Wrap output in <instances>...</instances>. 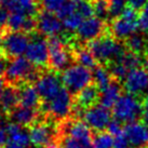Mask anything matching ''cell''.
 Wrapping results in <instances>:
<instances>
[{"label":"cell","mask_w":148,"mask_h":148,"mask_svg":"<svg viewBox=\"0 0 148 148\" xmlns=\"http://www.w3.org/2000/svg\"><path fill=\"white\" fill-rule=\"evenodd\" d=\"M88 48L99 64H110L120 58L127 51L124 42H120L111 35H103L88 43Z\"/></svg>","instance_id":"obj_1"},{"label":"cell","mask_w":148,"mask_h":148,"mask_svg":"<svg viewBox=\"0 0 148 148\" xmlns=\"http://www.w3.org/2000/svg\"><path fill=\"white\" fill-rule=\"evenodd\" d=\"M39 74L40 73L39 70H37V67L34 66L27 58L18 56L11 58V61L8 62L4 79L8 83L14 86L25 82L34 83L38 78Z\"/></svg>","instance_id":"obj_2"},{"label":"cell","mask_w":148,"mask_h":148,"mask_svg":"<svg viewBox=\"0 0 148 148\" xmlns=\"http://www.w3.org/2000/svg\"><path fill=\"white\" fill-rule=\"evenodd\" d=\"M143 102H140L136 95L124 93L120 96L118 102L112 107V115L115 119L122 123H130L138 121L142 117Z\"/></svg>","instance_id":"obj_3"},{"label":"cell","mask_w":148,"mask_h":148,"mask_svg":"<svg viewBox=\"0 0 148 148\" xmlns=\"http://www.w3.org/2000/svg\"><path fill=\"white\" fill-rule=\"evenodd\" d=\"M62 82L66 90L76 95L86 86L93 83V73L90 68L80 64H73L63 71Z\"/></svg>","instance_id":"obj_4"},{"label":"cell","mask_w":148,"mask_h":148,"mask_svg":"<svg viewBox=\"0 0 148 148\" xmlns=\"http://www.w3.org/2000/svg\"><path fill=\"white\" fill-rule=\"evenodd\" d=\"M48 47H49V67L51 70L60 73L65 70L71 61L74 60L73 52H70L66 47L64 38L61 35L52 36L47 39Z\"/></svg>","instance_id":"obj_5"},{"label":"cell","mask_w":148,"mask_h":148,"mask_svg":"<svg viewBox=\"0 0 148 148\" xmlns=\"http://www.w3.org/2000/svg\"><path fill=\"white\" fill-rule=\"evenodd\" d=\"M138 29V12L129 5L121 14V16L109 23L110 35L117 40H127L133 34L137 33Z\"/></svg>","instance_id":"obj_6"},{"label":"cell","mask_w":148,"mask_h":148,"mask_svg":"<svg viewBox=\"0 0 148 148\" xmlns=\"http://www.w3.org/2000/svg\"><path fill=\"white\" fill-rule=\"evenodd\" d=\"M74 103V95L65 88H63L60 93L52 99L43 102V110L45 114L50 116V118L63 121L71 114Z\"/></svg>","instance_id":"obj_7"},{"label":"cell","mask_w":148,"mask_h":148,"mask_svg":"<svg viewBox=\"0 0 148 148\" xmlns=\"http://www.w3.org/2000/svg\"><path fill=\"white\" fill-rule=\"evenodd\" d=\"M61 133L63 136H68L77 140L84 148L93 147V134L91 127L83 121L78 119L63 120L61 125Z\"/></svg>","instance_id":"obj_8"},{"label":"cell","mask_w":148,"mask_h":148,"mask_svg":"<svg viewBox=\"0 0 148 148\" xmlns=\"http://www.w3.org/2000/svg\"><path fill=\"white\" fill-rule=\"evenodd\" d=\"M30 143L36 148H60L56 134L48 121H37L29 127Z\"/></svg>","instance_id":"obj_9"},{"label":"cell","mask_w":148,"mask_h":148,"mask_svg":"<svg viewBox=\"0 0 148 148\" xmlns=\"http://www.w3.org/2000/svg\"><path fill=\"white\" fill-rule=\"evenodd\" d=\"M29 43H30L29 34L23 32H10V30L3 32L1 47L3 50L4 56H8L10 58L22 56L24 53H26Z\"/></svg>","instance_id":"obj_10"},{"label":"cell","mask_w":148,"mask_h":148,"mask_svg":"<svg viewBox=\"0 0 148 148\" xmlns=\"http://www.w3.org/2000/svg\"><path fill=\"white\" fill-rule=\"evenodd\" d=\"M62 79L58 77V73L54 70H49L40 73L35 81V86L43 102L52 99L62 90Z\"/></svg>","instance_id":"obj_11"},{"label":"cell","mask_w":148,"mask_h":148,"mask_svg":"<svg viewBox=\"0 0 148 148\" xmlns=\"http://www.w3.org/2000/svg\"><path fill=\"white\" fill-rule=\"evenodd\" d=\"M82 119L91 127V130L102 132L106 130L111 121V114L106 107L102 105H95L83 110Z\"/></svg>","instance_id":"obj_12"},{"label":"cell","mask_w":148,"mask_h":148,"mask_svg":"<svg viewBox=\"0 0 148 148\" xmlns=\"http://www.w3.org/2000/svg\"><path fill=\"white\" fill-rule=\"evenodd\" d=\"M64 32L63 21L53 12L42 10L37 15V33L45 36L52 37L58 36Z\"/></svg>","instance_id":"obj_13"},{"label":"cell","mask_w":148,"mask_h":148,"mask_svg":"<svg viewBox=\"0 0 148 148\" xmlns=\"http://www.w3.org/2000/svg\"><path fill=\"white\" fill-rule=\"evenodd\" d=\"M106 29V22L99 20L96 16H92L86 18L82 22V24L76 32V36L80 41L89 43L105 35Z\"/></svg>","instance_id":"obj_14"},{"label":"cell","mask_w":148,"mask_h":148,"mask_svg":"<svg viewBox=\"0 0 148 148\" xmlns=\"http://www.w3.org/2000/svg\"><path fill=\"white\" fill-rule=\"evenodd\" d=\"M25 55L29 62L38 68L48 66L49 65V47H48L47 40L42 39L40 36H36L34 39H30V43Z\"/></svg>","instance_id":"obj_15"},{"label":"cell","mask_w":148,"mask_h":148,"mask_svg":"<svg viewBox=\"0 0 148 148\" xmlns=\"http://www.w3.org/2000/svg\"><path fill=\"white\" fill-rule=\"evenodd\" d=\"M148 88V70L144 67H137L130 70L123 80V89L133 95L143 94Z\"/></svg>","instance_id":"obj_16"},{"label":"cell","mask_w":148,"mask_h":148,"mask_svg":"<svg viewBox=\"0 0 148 148\" xmlns=\"http://www.w3.org/2000/svg\"><path fill=\"white\" fill-rule=\"evenodd\" d=\"M123 132L132 148H148V127L140 121L124 125Z\"/></svg>","instance_id":"obj_17"},{"label":"cell","mask_w":148,"mask_h":148,"mask_svg":"<svg viewBox=\"0 0 148 148\" xmlns=\"http://www.w3.org/2000/svg\"><path fill=\"white\" fill-rule=\"evenodd\" d=\"M2 5L10 13H20L29 16H37L41 8L39 0H3Z\"/></svg>","instance_id":"obj_18"},{"label":"cell","mask_w":148,"mask_h":148,"mask_svg":"<svg viewBox=\"0 0 148 148\" xmlns=\"http://www.w3.org/2000/svg\"><path fill=\"white\" fill-rule=\"evenodd\" d=\"M99 95H101V91L94 83H91L84 89L80 91L79 93L74 95L75 104L81 108L83 110H86L88 108L92 106H95L99 103Z\"/></svg>","instance_id":"obj_19"},{"label":"cell","mask_w":148,"mask_h":148,"mask_svg":"<svg viewBox=\"0 0 148 148\" xmlns=\"http://www.w3.org/2000/svg\"><path fill=\"white\" fill-rule=\"evenodd\" d=\"M40 99L41 97L34 83L25 82L22 83L21 86H18L20 106L37 109L40 107Z\"/></svg>","instance_id":"obj_20"},{"label":"cell","mask_w":148,"mask_h":148,"mask_svg":"<svg viewBox=\"0 0 148 148\" xmlns=\"http://www.w3.org/2000/svg\"><path fill=\"white\" fill-rule=\"evenodd\" d=\"M9 118L11 120V122L20 124L22 127H30L38 121L39 112L36 109L18 105L9 114Z\"/></svg>","instance_id":"obj_21"},{"label":"cell","mask_w":148,"mask_h":148,"mask_svg":"<svg viewBox=\"0 0 148 148\" xmlns=\"http://www.w3.org/2000/svg\"><path fill=\"white\" fill-rule=\"evenodd\" d=\"M123 86L121 84V81H118L116 79H112V81L109 83V86L103 91H101L99 95V105L106 107V108H112L115 104L118 102L120 96L122 95Z\"/></svg>","instance_id":"obj_22"},{"label":"cell","mask_w":148,"mask_h":148,"mask_svg":"<svg viewBox=\"0 0 148 148\" xmlns=\"http://www.w3.org/2000/svg\"><path fill=\"white\" fill-rule=\"evenodd\" d=\"M20 105L18 101V88L17 86L10 84L7 82V86L0 97V108L5 114H10L11 111Z\"/></svg>","instance_id":"obj_23"},{"label":"cell","mask_w":148,"mask_h":148,"mask_svg":"<svg viewBox=\"0 0 148 148\" xmlns=\"http://www.w3.org/2000/svg\"><path fill=\"white\" fill-rule=\"evenodd\" d=\"M5 131L8 134V142H12L24 148H27L30 144L29 133L23 130V127L14 122H10L5 127Z\"/></svg>","instance_id":"obj_24"},{"label":"cell","mask_w":148,"mask_h":148,"mask_svg":"<svg viewBox=\"0 0 148 148\" xmlns=\"http://www.w3.org/2000/svg\"><path fill=\"white\" fill-rule=\"evenodd\" d=\"M124 45L127 47V49L131 52H134L140 55L147 53L148 55V38L145 34H133L127 40H124Z\"/></svg>","instance_id":"obj_25"},{"label":"cell","mask_w":148,"mask_h":148,"mask_svg":"<svg viewBox=\"0 0 148 148\" xmlns=\"http://www.w3.org/2000/svg\"><path fill=\"white\" fill-rule=\"evenodd\" d=\"M73 55H74V60L77 62V64L84 66L86 68H90V69H94L97 64L96 58H94V55L92 54L89 48L86 47H81V48H77L73 51Z\"/></svg>","instance_id":"obj_26"},{"label":"cell","mask_w":148,"mask_h":148,"mask_svg":"<svg viewBox=\"0 0 148 148\" xmlns=\"http://www.w3.org/2000/svg\"><path fill=\"white\" fill-rule=\"evenodd\" d=\"M112 79L114 78L111 77L108 68L104 67L102 64H99L93 69V83L99 88V91L106 89L112 81Z\"/></svg>","instance_id":"obj_27"},{"label":"cell","mask_w":148,"mask_h":148,"mask_svg":"<svg viewBox=\"0 0 148 148\" xmlns=\"http://www.w3.org/2000/svg\"><path fill=\"white\" fill-rule=\"evenodd\" d=\"M115 62L122 63L127 69L132 70L134 68H137V67L142 66L143 58H142V55H140V54H136L134 52H131V51L127 50L123 53V55L120 58H118L117 61H115Z\"/></svg>","instance_id":"obj_28"},{"label":"cell","mask_w":148,"mask_h":148,"mask_svg":"<svg viewBox=\"0 0 148 148\" xmlns=\"http://www.w3.org/2000/svg\"><path fill=\"white\" fill-rule=\"evenodd\" d=\"M114 136L105 131L96 132L93 136V148H112Z\"/></svg>","instance_id":"obj_29"},{"label":"cell","mask_w":148,"mask_h":148,"mask_svg":"<svg viewBox=\"0 0 148 148\" xmlns=\"http://www.w3.org/2000/svg\"><path fill=\"white\" fill-rule=\"evenodd\" d=\"M94 10V16L106 22L109 20V3L108 0H91Z\"/></svg>","instance_id":"obj_30"},{"label":"cell","mask_w":148,"mask_h":148,"mask_svg":"<svg viewBox=\"0 0 148 148\" xmlns=\"http://www.w3.org/2000/svg\"><path fill=\"white\" fill-rule=\"evenodd\" d=\"M108 3H109V20L110 21L121 16V14L129 5L127 0H108Z\"/></svg>","instance_id":"obj_31"},{"label":"cell","mask_w":148,"mask_h":148,"mask_svg":"<svg viewBox=\"0 0 148 148\" xmlns=\"http://www.w3.org/2000/svg\"><path fill=\"white\" fill-rule=\"evenodd\" d=\"M107 66H108L107 68L109 70L111 77L116 80H118V81H123L127 77V73L130 71L122 63L120 62H112L110 64H108Z\"/></svg>","instance_id":"obj_32"},{"label":"cell","mask_w":148,"mask_h":148,"mask_svg":"<svg viewBox=\"0 0 148 148\" xmlns=\"http://www.w3.org/2000/svg\"><path fill=\"white\" fill-rule=\"evenodd\" d=\"M83 21H84V18L76 11L74 14H71L68 17H66L65 20H63L64 30H67L69 33L77 32V29L80 27V25L82 24Z\"/></svg>","instance_id":"obj_33"},{"label":"cell","mask_w":148,"mask_h":148,"mask_svg":"<svg viewBox=\"0 0 148 148\" xmlns=\"http://www.w3.org/2000/svg\"><path fill=\"white\" fill-rule=\"evenodd\" d=\"M77 12L86 20L94 15L93 4L91 0H80L77 2Z\"/></svg>","instance_id":"obj_34"},{"label":"cell","mask_w":148,"mask_h":148,"mask_svg":"<svg viewBox=\"0 0 148 148\" xmlns=\"http://www.w3.org/2000/svg\"><path fill=\"white\" fill-rule=\"evenodd\" d=\"M76 11H77V2H75L74 0H67L65 3L58 9V11L55 14L63 21L66 17L74 14Z\"/></svg>","instance_id":"obj_35"},{"label":"cell","mask_w":148,"mask_h":148,"mask_svg":"<svg viewBox=\"0 0 148 148\" xmlns=\"http://www.w3.org/2000/svg\"><path fill=\"white\" fill-rule=\"evenodd\" d=\"M67 0H39L42 10H47L50 12L56 13L58 9L65 3Z\"/></svg>","instance_id":"obj_36"},{"label":"cell","mask_w":148,"mask_h":148,"mask_svg":"<svg viewBox=\"0 0 148 148\" xmlns=\"http://www.w3.org/2000/svg\"><path fill=\"white\" fill-rule=\"evenodd\" d=\"M138 26L140 32L148 36V2L140 10L138 13Z\"/></svg>","instance_id":"obj_37"},{"label":"cell","mask_w":148,"mask_h":148,"mask_svg":"<svg viewBox=\"0 0 148 148\" xmlns=\"http://www.w3.org/2000/svg\"><path fill=\"white\" fill-rule=\"evenodd\" d=\"M123 129L124 127H122V122H120L119 120L117 119H114L109 122L106 130L112 136H117L119 135V134H121V133H123Z\"/></svg>","instance_id":"obj_38"},{"label":"cell","mask_w":148,"mask_h":148,"mask_svg":"<svg viewBox=\"0 0 148 148\" xmlns=\"http://www.w3.org/2000/svg\"><path fill=\"white\" fill-rule=\"evenodd\" d=\"M112 148H131V145L129 143L124 132L119 134V135L114 136V146H112Z\"/></svg>","instance_id":"obj_39"},{"label":"cell","mask_w":148,"mask_h":148,"mask_svg":"<svg viewBox=\"0 0 148 148\" xmlns=\"http://www.w3.org/2000/svg\"><path fill=\"white\" fill-rule=\"evenodd\" d=\"M60 148H84L77 140L70 138L68 136H63V140L60 142Z\"/></svg>","instance_id":"obj_40"},{"label":"cell","mask_w":148,"mask_h":148,"mask_svg":"<svg viewBox=\"0 0 148 148\" xmlns=\"http://www.w3.org/2000/svg\"><path fill=\"white\" fill-rule=\"evenodd\" d=\"M10 14L11 13H10L8 9L3 7V5H0V29H3V32L7 29Z\"/></svg>","instance_id":"obj_41"},{"label":"cell","mask_w":148,"mask_h":148,"mask_svg":"<svg viewBox=\"0 0 148 148\" xmlns=\"http://www.w3.org/2000/svg\"><path fill=\"white\" fill-rule=\"evenodd\" d=\"M147 2H148V0H127L129 7L135 9L136 11L140 10Z\"/></svg>","instance_id":"obj_42"},{"label":"cell","mask_w":148,"mask_h":148,"mask_svg":"<svg viewBox=\"0 0 148 148\" xmlns=\"http://www.w3.org/2000/svg\"><path fill=\"white\" fill-rule=\"evenodd\" d=\"M142 122L148 127V99H145L143 101V110H142Z\"/></svg>","instance_id":"obj_43"},{"label":"cell","mask_w":148,"mask_h":148,"mask_svg":"<svg viewBox=\"0 0 148 148\" xmlns=\"http://www.w3.org/2000/svg\"><path fill=\"white\" fill-rule=\"evenodd\" d=\"M8 143V134H7V131L0 127V148L4 147Z\"/></svg>","instance_id":"obj_44"},{"label":"cell","mask_w":148,"mask_h":148,"mask_svg":"<svg viewBox=\"0 0 148 148\" xmlns=\"http://www.w3.org/2000/svg\"><path fill=\"white\" fill-rule=\"evenodd\" d=\"M7 66H8V62H5L4 58H0V78H1L2 76H4V74H5Z\"/></svg>","instance_id":"obj_45"},{"label":"cell","mask_w":148,"mask_h":148,"mask_svg":"<svg viewBox=\"0 0 148 148\" xmlns=\"http://www.w3.org/2000/svg\"><path fill=\"white\" fill-rule=\"evenodd\" d=\"M5 86H7V81H5V79L1 77V78H0V97H1V95L3 93Z\"/></svg>","instance_id":"obj_46"},{"label":"cell","mask_w":148,"mask_h":148,"mask_svg":"<svg viewBox=\"0 0 148 148\" xmlns=\"http://www.w3.org/2000/svg\"><path fill=\"white\" fill-rule=\"evenodd\" d=\"M3 148H24V147H22V146H20V145H17V144H14L12 142H8L7 145H5Z\"/></svg>","instance_id":"obj_47"},{"label":"cell","mask_w":148,"mask_h":148,"mask_svg":"<svg viewBox=\"0 0 148 148\" xmlns=\"http://www.w3.org/2000/svg\"><path fill=\"white\" fill-rule=\"evenodd\" d=\"M2 36H3V32L0 30V43L2 41ZM4 58V53H3V50H2V47L0 45V58Z\"/></svg>","instance_id":"obj_48"},{"label":"cell","mask_w":148,"mask_h":148,"mask_svg":"<svg viewBox=\"0 0 148 148\" xmlns=\"http://www.w3.org/2000/svg\"><path fill=\"white\" fill-rule=\"evenodd\" d=\"M145 65H146V69L148 70V55H146V58H145Z\"/></svg>","instance_id":"obj_49"},{"label":"cell","mask_w":148,"mask_h":148,"mask_svg":"<svg viewBox=\"0 0 148 148\" xmlns=\"http://www.w3.org/2000/svg\"><path fill=\"white\" fill-rule=\"evenodd\" d=\"M146 99H148V88H147V90H146V97H145Z\"/></svg>","instance_id":"obj_50"}]
</instances>
